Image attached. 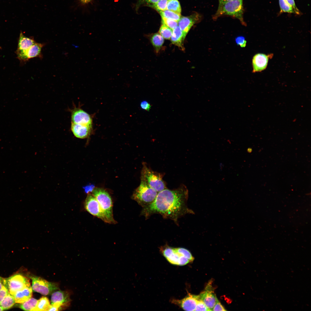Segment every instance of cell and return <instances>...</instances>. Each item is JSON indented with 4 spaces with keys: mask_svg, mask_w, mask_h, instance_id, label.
I'll return each instance as SVG.
<instances>
[{
    "mask_svg": "<svg viewBox=\"0 0 311 311\" xmlns=\"http://www.w3.org/2000/svg\"><path fill=\"white\" fill-rule=\"evenodd\" d=\"M32 296V289L31 285L17 291L13 295L16 303H22L29 299Z\"/></svg>",
    "mask_w": 311,
    "mask_h": 311,
    "instance_id": "obj_18",
    "label": "cell"
},
{
    "mask_svg": "<svg viewBox=\"0 0 311 311\" xmlns=\"http://www.w3.org/2000/svg\"><path fill=\"white\" fill-rule=\"evenodd\" d=\"M184 39L182 31L179 26H177L173 30L170 38L171 42L183 50L184 48L183 42Z\"/></svg>",
    "mask_w": 311,
    "mask_h": 311,
    "instance_id": "obj_19",
    "label": "cell"
},
{
    "mask_svg": "<svg viewBox=\"0 0 311 311\" xmlns=\"http://www.w3.org/2000/svg\"><path fill=\"white\" fill-rule=\"evenodd\" d=\"M16 303L14 296L9 293L0 304L4 310L11 308Z\"/></svg>",
    "mask_w": 311,
    "mask_h": 311,
    "instance_id": "obj_22",
    "label": "cell"
},
{
    "mask_svg": "<svg viewBox=\"0 0 311 311\" xmlns=\"http://www.w3.org/2000/svg\"><path fill=\"white\" fill-rule=\"evenodd\" d=\"M4 285L9 293L13 295L17 291L30 286L29 279L20 274H16L6 279H3Z\"/></svg>",
    "mask_w": 311,
    "mask_h": 311,
    "instance_id": "obj_6",
    "label": "cell"
},
{
    "mask_svg": "<svg viewBox=\"0 0 311 311\" xmlns=\"http://www.w3.org/2000/svg\"><path fill=\"white\" fill-rule=\"evenodd\" d=\"M3 285V279H2V278L0 276V290L2 289Z\"/></svg>",
    "mask_w": 311,
    "mask_h": 311,
    "instance_id": "obj_40",
    "label": "cell"
},
{
    "mask_svg": "<svg viewBox=\"0 0 311 311\" xmlns=\"http://www.w3.org/2000/svg\"><path fill=\"white\" fill-rule=\"evenodd\" d=\"M32 289L35 292L44 295H50L58 289V284L48 282L37 276H32Z\"/></svg>",
    "mask_w": 311,
    "mask_h": 311,
    "instance_id": "obj_7",
    "label": "cell"
},
{
    "mask_svg": "<svg viewBox=\"0 0 311 311\" xmlns=\"http://www.w3.org/2000/svg\"><path fill=\"white\" fill-rule=\"evenodd\" d=\"M235 41L238 45L242 48L245 47L246 45V41L245 38L242 36H238L235 39Z\"/></svg>",
    "mask_w": 311,
    "mask_h": 311,
    "instance_id": "obj_33",
    "label": "cell"
},
{
    "mask_svg": "<svg viewBox=\"0 0 311 311\" xmlns=\"http://www.w3.org/2000/svg\"><path fill=\"white\" fill-rule=\"evenodd\" d=\"M71 301L69 295L67 292L58 291L52 293L51 297L52 304H56L60 307L69 305Z\"/></svg>",
    "mask_w": 311,
    "mask_h": 311,
    "instance_id": "obj_16",
    "label": "cell"
},
{
    "mask_svg": "<svg viewBox=\"0 0 311 311\" xmlns=\"http://www.w3.org/2000/svg\"><path fill=\"white\" fill-rule=\"evenodd\" d=\"M173 30L165 24H162L159 31V34L165 39H170L172 34Z\"/></svg>",
    "mask_w": 311,
    "mask_h": 311,
    "instance_id": "obj_27",
    "label": "cell"
},
{
    "mask_svg": "<svg viewBox=\"0 0 311 311\" xmlns=\"http://www.w3.org/2000/svg\"><path fill=\"white\" fill-rule=\"evenodd\" d=\"M84 206L86 210L90 214L107 223L98 201L92 194H88L84 202Z\"/></svg>",
    "mask_w": 311,
    "mask_h": 311,
    "instance_id": "obj_8",
    "label": "cell"
},
{
    "mask_svg": "<svg viewBox=\"0 0 311 311\" xmlns=\"http://www.w3.org/2000/svg\"><path fill=\"white\" fill-rule=\"evenodd\" d=\"M36 42L32 38L27 37L21 32L18 41V45L16 51L17 56L21 55Z\"/></svg>",
    "mask_w": 311,
    "mask_h": 311,
    "instance_id": "obj_17",
    "label": "cell"
},
{
    "mask_svg": "<svg viewBox=\"0 0 311 311\" xmlns=\"http://www.w3.org/2000/svg\"><path fill=\"white\" fill-rule=\"evenodd\" d=\"M195 311H211L206 305L204 302L199 298L197 301Z\"/></svg>",
    "mask_w": 311,
    "mask_h": 311,
    "instance_id": "obj_32",
    "label": "cell"
},
{
    "mask_svg": "<svg viewBox=\"0 0 311 311\" xmlns=\"http://www.w3.org/2000/svg\"><path fill=\"white\" fill-rule=\"evenodd\" d=\"M293 8L295 14H300V12L297 7L294 0H285Z\"/></svg>",
    "mask_w": 311,
    "mask_h": 311,
    "instance_id": "obj_38",
    "label": "cell"
},
{
    "mask_svg": "<svg viewBox=\"0 0 311 311\" xmlns=\"http://www.w3.org/2000/svg\"><path fill=\"white\" fill-rule=\"evenodd\" d=\"M212 282H208L204 290L199 295L200 298L211 311L218 300L212 286Z\"/></svg>",
    "mask_w": 311,
    "mask_h": 311,
    "instance_id": "obj_10",
    "label": "cell"
},
{
    "mask_svg": "<svg viewBox=\"0 0 311 311\" xmlns=\"http://www.w3.org/2000/svg\"><path fill=\"white\" fill-rule=\"evenodd\" d=\"M175 249L177 252L187 258L189 260L190 262H192L194 261V258L190 251L187 249L181 247L175 248Z\"/></svg>",
    "mask_w": 311,
    "mask_h": 311,
    "instance_id": "obj_29",
    "label": "cell"
},
{
    "mask_svg": "<svg viewBox=\"0 0 311 311\" xmlns=\"http://www.w3.org/2000/svg\"><path fill=\"white\" fill-rule=\"evenodd\" d=\"M151 41L156 52H158L163 44L164 39L160 34L156 33L151 36Z\"/></svg>",
    "mask_w": 311,
    "mask_h": 311,
    "instance_id": "obj_20",
    "label": "cell"
},
{
    "mask_svg": "<svg viewBox=\"0 0 311 311\" xmlns=\"http://www.w3.org/2000/svg\"><path fill=\"white\" fill-rule=\"evenodd\" d=\"M3 310L4 309L3 308L0 306V311H3Z\"/></svg>",
    "mask_w": 311,
    "mask_h": 311,
    "instance_id": "obj_43",
    "label": "cell"
},
{
    "mask_svg": "<svg viewBox=\"0 0 311 311\" xmlns=\"http://www.w3.org/2000/svg\"><path fill=\"white\" fill-rule=\"evenodd\" d=\"M50 305L49 301L47 297H42L38 300L34 311H48Z\"/></svg>",
    "mask_w": 311,
    "mask_h": 311,
    "instance_id": "obj_21",
    "label": "cell"
},
{
    "mask_svg": "<svg viewBox=\"0 0 311 311\" xmlns=\"http://www.w3.org/2000/svg\"><path fill=\"white\" fill-rule=\"evenodd\" d=\"M140 106L142 109L146 111H149L151 107L150 104L146 101H142L141 103Z\"/></svg>",
    "mask_w": 311,
    "mask_h": 311,
    "instance_id": "obj_39",
    "label": "cell"
},
{
    "mask_svg": "<svg viewBox=\"0 0 311 311\" xmlns=\"http://www.w3.org/2000/svg\"><path fill=\"white\" fill-rule=\"evenodd\" d=\"M158 193L145 182L141 181L139 185L134 191L132 198L144 208L153 202Z\"/></svg>",
    "mask_w": 311,
    "mask_h": 311,
    "instance_id": "obj_4",
    "label": "cell"
},
{
    "mask_svg": "<svg viewBox=\"0 0 311 311\" xmlns=\"http://www.w3.org/2000/svg\"><path fill=\"white\" fill-rule=\"evenodd\" d=\"M213 311H226L224 307L218 299L213 308Z\"/></svg>",
    "mask_w": 311,
    "mask_h": 311,
    "instance_id": "obj_37",
    "label": "cell"
},
{
    "mask_svg": "<svg viewBox=\"0 0 311 311\" xmlns=\"http://www.w3.org/2000/svg\"><path fill=\"white\" fill-rule=\"evenodd\" d=\"M159 13L161 16L172 19L177 22L181 17V15L167 10L164 11H160Z\"/></svg>",
    "mask_w": 311,
    "mask_h": 311,
    "instance_id": "obj_25",
    "label": "cell"
},
{
    "mask_svg": "<svg viewBox=\"0 0 311 311\" xmlns=\"http://www.w3.org/2000/svg\"><path fill=\"white\" fill-rule=\"evenodd\" d=\"M163 175L153 171L145 163L141 172V180L158 193L167 188L162 179Z\"/></svg>",
    "mask_w": 311,
    "mask_h": 311,
    "instance_id": "obj_5",
    "label": "cell"
},
{
    "mask_svg": "<svg viewBox=\"0 0 311 311\" xmlns=\"http://www.w3.org/2000/svg\"><path fill=\"white\" fill-rule=\"evenodd\" d=\"M188 198V191L185 185L173 190L166 188L158 193L151 204L143 208L141 215L147 219L153 214H159L178 225L179 218L187 214H194L187 206Z\"/></svg>",
    "mask_w": 311,
    "mask_h": 311,
    "instance_id": "obj_1",
    "label": "cell"
},
{
    "mask_svg": "<svg viewBox=\"0 0 311 311\" xmlns=\"http://www.w3.org/2000/svg\"><path fill=\"white\" fill-rule=\"evenodd\" d=\"M45 44L36 42L27 50L17 56L18 59L25 61L29 59L35 57L42 58L41 50Z\"/></svg>",
    "mask_w": 311,
    "mask_h": 311,
    "instance_id": "obj_14",
    "label": "cell"
},
{
    "mask_svg": "<svg viewBox=\"0 0 311 311\" xmlns=\"http://www.w3.org/2000/svg\"><path fill=\"white\" fill-rule=\"evenodd\" d=\"M166 10L181 15V6L178 0H168Z\"/></svg>",
    "mask_w": 311,
    "mask_h": 311,
    "instance_id": "obj_24",
    "label": "cell"
},
{
    "mask_svg": "<svg viewBox=\"0 0 311 311\" xmlns=\"http://www.w3.org/2000/svg\"><path fill=\"white\" fill-rule=\"evenodd\" d=\"M38 300L31 298L27 301L21 303L20 306V308L25 311H33L36 306Z\"/></svg>",
    "mask_w": 311,
    "mask_h": 311,
    "instance_id": "obj_23",
    "label": "cell"
},
{
    "mask_svg": "<svg viewBox=\"0 0 311 311\" xmlns=\"http://www.w3.org/2000/svg\"><path fill=\"white\" fill-rule=\"evenodd\" d=\"M233 0H219V4L231 1Z\"/></svg>",
    "mask_w": 311,
    "mask_h": 311,
    "instance_id": "obj_41",
    "label": "cell"
},
{
    "mask_svg": "<svg viewBox=\"0 0 311 311\" xmlns=\"http://www.w3.org/2000/svg\"><path fill=\"white\" fill-rule=\"evenodd\" d=\"M9 293L6 287L3 285L0 290V304Z\"/></svg>",
    "mask_w": 311,
    "mask_h": 311,
    "instance_id": "obj_34",
    "label": "cell"
},
{
    "mask_svg": "<svg viewBox=\"0 0 311 311\" xmlns=\"http://www.w3.org/2000/svg\"><path fill=\"white\" fill-rule=\"evenodd\" d=\"M71 123L92 126V120L91 116L80 108L75 107L70 109Z\"/></svg>",
    "mask_w": 311,
    "mask_h": 311,
    "instance_id": "obj_9",
    "label": "cell"
},
{
    "mask_svg": "<svg viewBox=\"0 0 311 311\" xmlns=\"http://www.w3.org/2000/svg\"><path fill=\"white\" fill-rule=\"evenodd\" d=\"M92 126L71 123V129L75 137L84 139L90 136L92 131Z\"/></svg>",
    "mask_w": 311,
    "mask_h": 311,
    "instance_id": "obj_15",
    "label": "cell"
},
{
    "mask_svg": "<svg viewBox=\"0 0 311 311\" xmlns=\"http://www.w3.org/2000/svg\"><path fill=\"white\" fill-rule=\"evenodd\" d=\"M174 251L173 253L166 259L170 263L178 265V261L180 254L177 252L174 248Z\"/></svg>",
    "mask_w": 311,
    "mask_h": 311,
    "instance_id": "obj_31",
    "label": "cell"
},
{
    "mask_svg": "<svg viewBox=\"0 0 311 311\" xmlns=\"http://www.w3.org/2000/svg\"><path fill=\"white\" fill-rule=\"evenodd\" d=\"M161 17L162 24H165L172 30H173L178 26V22L162 16Z\"/></svg>",
    "mask_w": 311,
    "mask_h": 311,
    "instance_id": "obj_30",
    "label": "cell"
},
{
    "mask_svg": "<svg viewBox=\"0 0 311 311\" xmlns=\"http://www.w3.org/2000/svg\"><path fill=\"white\" fill-rule=\"evenodd\" d=\"M92 194L98 201L107 223L115 224L116 222L113 215V202L109 194L104 189L96 188L92 190Z\"/></svg>",
    "mask_w": 311,
    "mask_h": 311,
    "instance_id": "obj_3",
    "label": "cell"
},
{
    "mask_svg": "<svg viewBox=\"0 0 311 311\" xmlns=\"http://www.w3.org/2000/svg\"><path fill=\"white\" fill-rule=\"evenodd\" d=\"M189 262V260L187 258L181 254L179 259L178 265L184 266L187 264Z\"/></svg>",
    "mask_w": 311,
    "mask_h": 311,
    "instance_id": "obj_36",
    "label": "cell"
},
{
    "mask_svg": "<svg viewBox=\"0 0 311 311\" xmlns=\"http://www.w3.org/2000/svg\"><path fill=\"white\" fill-rule=\"evenodd\" d=\"M168 0H159L151 6L159 12L166 10Z\"/></svg>",
    "mask_w": 311,
    "mask_h": 311,
    "instance_id": "obj_28",
    "label": "cell"
},
{
    "mask_svg": "<svg viewBox=\"0 0 311 311\" xmlns=\"http://www.w3.org/2000/svg\"><path fill=\"white\" fill-rule=\"evenodd\" d=\"M243 0H233L219 4L217 10L213 16L214 20L224 15L231 16L239 20L242 24L246 25L243 17Z\"/></svg>",
    "mask_w": 311,
    "mask_h": 311,
    "instance_id": "obj_2",
    "label": "cell"
},
{
    "mask_svg": "<svg viewBox=\"0 0 311 311\" xmlns=\"http://www.w3.org/2000/svg\"><path fill=\"white\" fill-rule=\"evenodd\" d=\"M201 17L199 14L195 12L189 16L181 17L178 22V25L182 31L184 38L191 27L200 21Z\"/></svg>",
    "mask_w": 311,
    "mask_h": 311,
    "instance_id": "obj_11",
    "label": "cell"
},
{
    "mask_svg": "<svg viewBox=\"0 0 311 311\" xmlns=\"http://www.w3.org/2000/svg\"><path fill=\"white\" fill-rule=\"evenodd\" d=\"M252 149H251V148H248V149H247V151H248V152L249 153H250V152H251V151H252Z\"/></svg>",
    "mask_w": 311,
    "mask_h": 311,
    "instance_id": "obj_42",
    "label": "cell"
},
{
    "mask_svg": "<svg viewBox=\"0 0 311 311\" xmlns=\"http://www.w3.org/2000/svg\"><path fill=\"white\" fill-rule=\"evenodd\" d=\"M280 13L295 14L293 7L285 0H279Z\"/></svg>",
    "mask_w": 311,
    "mask_h": 311,
    "instance_id": "obj_26",
    "label": "cell"
},
{
    "mask_svg": "<svg viewBox=\"0 0 311 311\" xmlns=\"http://www.w3.org/2000/svg\"><path fill=\"white\" fill-rule=\"evenodd\" d=\"M199 295L189 293L188 296L181 300L172 299L171 302L186 311H195Z\"/></svg>",
    "mask_w": 311,
    "mask_h": 311,
    "instance_id": "obj_12",
    "label": "cell"
},
{
    "mask_svg": "<svg viewBox=\"0 0 311 311\" xmlns=\"http://www.w3.org/2000/svg\"><path fill=\"white\" fill-rule=\"evenodd\" d=\"M159 0H139L138 5H148L151 6Z\"/></svg>",
    "mask_w": 311,
    "mask_h": 311,
    "instance_id": "obj_35",
    "label": "cell"
},
{
    "mask_svg": "<svg viewBox=\"0 0 311 311\" xmlns=\"http://www.w3.org/2000/svg\"><path fill=\"white\" fill-rule=\"evenodd\" d=\"M273 56L272 54L267 55L257 53L254 55L252 59L253 72H261L266 69L269 58Z\"/></svg>",
    "mask_w": 311,
    "mask_h": 311,
    "instance_id": "obj_13",
    "label": "cell"
}]
</instances>
